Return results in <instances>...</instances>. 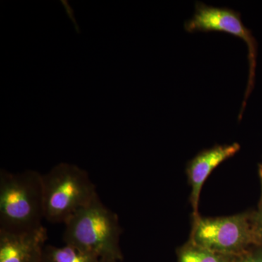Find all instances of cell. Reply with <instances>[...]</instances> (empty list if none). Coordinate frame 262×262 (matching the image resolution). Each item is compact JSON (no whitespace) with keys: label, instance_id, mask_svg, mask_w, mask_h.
Listing matches in <instances>:
<instances>
[{"label":"cell","instance_id":"obj_1","mask_svg":"<svg viewBox=\"0 0 262 262\" xmlns=\"http://www.w3.org/2000/svg\"><path fill=\"white\" fill-rule=\"evenodd\" d=\"M42 174L0 172V231L20 234L44 227Z\"/></svg>","mask_w":262,"mask_h":262},{"label":"cell","instance_id":"obj_2","mask_svg":"<svg viewBox=\"0 0 262 262\" xmlns=\"http://www.w3.org/2000/svg\"><path fill=\"white\" fill-rule=\"evenodd\" d=\"M63 238L100 259L121 261V226L118 216L96 195L64 224Z\"/></svg>","mask_w":262,"mask_h":262},{"label":"cell","instance_id":"obj_3","mask_svg":"<svg viewBox=\"0 0 262 262\" xmlns=\"http://www.w3.org/2000/svg\"><path fill=\"white\" fill-rule=\"evenodd\" d=\"M45 220L65 224L76 212L98 195L86 170L67 163L42 174Z\"/></svg>","mask_w":262,"mask_h":262},{"label":"cell","instance_id":"obj_4","mask_svg":"<svg viewBox=\"0 0 262 262\" xmlns=\"http://www.w3.org/2000/svg\"><path fill=\"white\" fill-rule=\"evenodd\" d=\"M189 241L213 252L237 256L258 245L253 212L220 217L193 215Z\"/></svg>","mask_w":262,"mask_h":262},{"label":"cell","instance_id":"obj_5","mask_svg":"<svg viewBox=\"0 0 262 262\" xmlns=\"http://www.w3.org/2000/svg\"><path fill=\"white\" fill-rule=\"evenodd\" d=\"M184 29L188 32L215 31L228 33L241 38L247 45L249 75L242 108L239 113V116H242L246 101L254 85L257 43L250 29L243 23L241 14L231 8H219L203 3H196L194 15L192 18L185 22Z\"/></svg>","mask_w":262,"mask_h":262},{"label":"cell","instance_id":"obj_6","mask_svg":"<svg viewBox=\"0 0 262 262\" xmlns=\"http://www.w3.org/2000/svg\"><path fill=\"white\" fill-rule=\"evenodd\" d=\"M241 146L238 143L215 145L203 150L187 163L186 173L191 187L190 201L193 215L198 213L200 196L202 188L210 174L224 161L238 152Z\"/></svg>","mask_w":262,"mask_h":262},{"label":"cell","instance_id":"obj_7","mask_svg":"<svg viewBox=\"0 0 262 262\" xmlns=\"http://www.w3.org/2000/svg\"><path fill=\"white\" fill-rule=\"evenodd\" d=\"M47 237L45 227L20 234L0 231V262H41Z\"/></svg>","mask_w":262,"mask_h":262},{"label":"cell","instance_id":"obj_8","mask_svg":"<svg viewBox=\"0 0 262 262\" xmlns=\"http://www.w3.org/2000/svg\"><path fill=\"white\" fill-rule=\"evenodd\" d=\"M41 262H101V259L72 245L61 247L47 245L43 248Z\"/></svg>","mask_w":262,"mask_h":262},{"label":"cell","instance_id":"obj_9","mask_svg":"<svg viewBox=\"0 0 262 262\" xmlns=\"http://www.w3.org/2000/svg\"><path fill=\"white\" fill-rule=\"evenodd\" d=\"M178 262H231L234 256L213 252L188 241L179 248Z\"/></svg>","mask_w":262,"mask_h":262},{"label":"cell","instance_id":"obj_10","mask_svg":"<svg viewBox=\"0 0 262 262\" xmlns=\"http://www.w3.org/2000/svg\"><path fill=\"white\" fill-rule=\"evenodd\" d=\"M258 173L261 193H260V199L259 202H258L257 209L253 211V221H254L258 245H261L262 246V164L258 165Z\"/></svg>","mask_w":262,"mask_h":262},{"label":"cell","instance_id":"obj_11","mask_svg":"<svg viewBox=\"0 0 262 262\" xmlns=\"http://www.w3.org/2000/svg\"><path fill=\"white\" fill-rule=\"evenodd\" d=\"M231 262H262V246L254 245L234 256Z\"/></svg>","mask_w":262,"mask_h":262},{"label":"cell","instance_id":"obj_12","mask_svg":"<svg viewBox=\"0 0 262 262\" xmlns=\"http://www.w3.org/2000/svg\"><path fill=\"white\" fill-rule=\"evenodd\" d=\"M101 262H121V261H117V260H114V259H101Z\"/></svg>","mask_w":262,"mask_h":262}]
</instances>
